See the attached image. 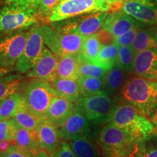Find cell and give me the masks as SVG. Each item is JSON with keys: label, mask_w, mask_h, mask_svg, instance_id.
Returning <instances> with one entry per match:
<instances>
[{"label": "cell", "mask_w": 157, "mask_h": 157, "mask_svg": "<svg viewBox=\"0 0 157 157\" xmlns=\"http://www.w3.org/2000/svg\"><path fill=\"white\" fill-rule=\"evenodd\" d=\"M26 76L10 74L0 77V101L13 94L20 92Z\"/></svg>", "instance_id": "obj_26"}, {"label": "cell", "mask_w": 157, "mask_h": 157, "mask_svg": "<svg viewBox=\"0 0 157 157\" xmlns=\"http://www.w3.org/2000/svg\"><path fill=\"white\" fill-rule=\"evenodd\" d=\"M37 10L7 4L0 9V34H10L27 29L39 22Z\"/></svg>", "instance_id": "obj_7"}, {"label": "cell", "mask_w": 157, "mask_h": 157, "mask_svg": "<svg viewBox=\"0 0 157 157\" xmlns=\"http://www.w3.org/2000/svg\"><path fill=\"white\" fill-rule=\"evenodd\" d=\"M79 76L77 55H66L58 58L57 77L77 80Z\"/></svg>", "instance_id": "obj_23"}, {"label": "cell", "mask_w": 157, "mask_h": 157, "mask_svg": "<svg viewBox=\"0 0 157 157\" xmlns=\"http://www.w3.org/2000/svg\"><path fill=\"white\" fill-rule=\"evenodd\" d=\"M35 129L38 137L39 150H44L52 155L62 142L58 128L45 118Z\"/></svg>", "instance_id": "obj_17"}, {"label": "cell", "mask_w": 157, "mask_h": 157, "mask_svg": "<svg viewBox=\"0 0 157 157\" xmlns=\"http://www.w3.org/2000/svg\"><path fill=\"white\" fill-rule=\"evenodd\" d=\"M2 0H0V2H2Z\"/></svg>", "instance_id": "obj_48"}, {"label": "cell", "mask_w": 157, "mask_h": 157, "mask_svg": "<svg viewBox=\"0 0 157 157\" xmlns=\"http://www.w3.org/2000/svg\"><path fill=\"white\" fill-rule=\"evenodd\" d=\"M78 69L80 76L103 78H105L108 71L98 64L91 62L78 63Z\"/></svg>", "instance_id": "obj_32"}, {"label": "cell", "mask_w": 157, "mask_h": 157, "mask_svg": "<svg viewBox=\"0 0 157 157\" xmlns=\"http://www.w3.org/2000/svg\"><path fill=\"white\" fill-rule=\"evenodd\" d=\"M140 28H134L115 38V44L119 47L131 46L134 42L137 31Z\"/></svg>", "instance_id": "obj_35"}, {"label": "cell", "mask_w": 157, "mask_h": 157, "mask_svg": "<svg viewBox=\"0 0 157 157\" xmlns=\"http://www.w3.org/2000/svg\"><path fill=\"white\" fill-rule=\"evenodd\" d=\"M18 127L13 118L0 120V141H15Z\"/></svg>", "instance_id": "obj_33"}, {"label": "cell", "mask_w": 157, "mask_h": 157, "mask_svg": "<svg viewBox=\"0 0 157 157\" xmlns=\"http://www.w3.org/2000/svg\"><path fill=\"white\" fill-rule=\"evenodd\" d=\"M142 26V23L120 10L111 12V13L108 15L102 29L109 31L113 36L117 37L130 29L141 28Z\"/></svg>", "instance_id": "obj_16"}, {"label": "cell", "mask_w": 157, "mask_h": 157, "mask_svg": "<svg viewBox=\"0 0 157 157\" xmlns=\"http://www.w3.org/2000/svg\"><path fill=\"white\" fill-rule=\"evenodd\" d=\"M74 107L73 102L56 96L45 113V118L57 128L60 129L71 114Z\"/></svg>", "instance_id": "obj_18"}, {"label": "cell", "mask_w": 157, "mask_h": 157, "mask_svg": "<svg viewBox=\"0 0 157 157\" xmlns=\"http://www.w3.org/2000/svg\"><path fill=\"white\" fill-rule=\"evenodd\" d=\"M152 123L154 124V127L157 129V112L155 113L154 117H152Z\"/></svg>", "instance_id": "obj_45"}, {"label": "cell", "mask_w": 157, "mask_h": 157, "mask_svg": "<svg viewBox=\"0 0 157 157\" xmlns=\"http://www.w3.org/2000/svg\"><path fill=\"white\" fill-rule=\"evenodd\" d=\"M126 70L117 64L108 71L104 78V90L110 95H114L122 89L126 82Z\"/></svg>", "instance_id": "obj_20"}, {"label": "cell", "mask_w": 157, "mask_h": 157, "mask_svg": "<svg viewBox=\"0 0 157 157\" xmlns=\"http://www.w3.org/2000/svg\"><path fill=\"white\" fill-rule=\"evenodd\" d=\"M1 156H2V154H1V152H0V157H1Z\"/></svg>", "instance_id": "obj_47"}, {"label": "cell", "mask_w": 157, "mask_h": 157, "mask_svg": "<svg viewBox=\"0 0 157 157\" xmlns=\"http://www.w3.org/2000/svg\"><path fill=\"white\" fill-rule=\"evenodd\" d=\"M62 1L63 0H41V2L37 9L39 17L42 18L49 19L55 9Z\"/></svg>", "instance_id": "obj_34"}, {"label": "cell", "mask_w": 157, "mask_h": 157, "mask_svg": "<svg viewBox=\"0 0 157 157\" xmlns=\"http://www.w3.org/2000/svg\"><path fill=\"white\" fill-rule=\"evenodd\" d=\"M10 72V70L7 69V68H5L2 67V66H0V77H2L4 76L7 75Z\"/></svg>", "instance_id": "obj_44"}, {"label": "cell", "mask_w": 157, "mask_h": 157, "mask_svg": "<svg viewBox=\"0 0 157 157\" xmlns=\"http://www.w3.org/2000/svg\"><path fill=\"white\" fill-rule=\"evenodd\" d=\"M58 65V58L50 49L45 47L40 58L25 76L27 78H42L51 82L57 78Z\"/></svg>", "instance_id": "obj_14"}, {"label": "cell", "mask_w": 157, "mask_h": 157, "mask_svg": "<svg viewBox=\"0 0 157 157\" xmlns=\"http://www.w3.org/2000/svg\"><path fill=\"white\" fill-rule=\"evenodd\" d=\"M127 157H129V156H127Z\"/></svg>", "instance_id": "obj_49"}, {"label": "cell", "mask_w": 157, "mask_h": 157, "mask_svg": "<svg viewBox=\"0 0 157 157\" xmlns=\"http://www.w3.org/2000/svg\"><path fill=\"white\" fill-rule=\"evenodd\" d=\"M85 113L92 125L101 126L111 121L116 105L105 90L90 97H82L76 101Z\"/></svg>", "instance_id": "obj_5"}, {"label": "cell", "mask_w": 157, "mask_h": 157, "mask_svg": "<svg viewBox=\"0 0 157 157\" xmlns=\"http://www.w3.org/2000/svg\"><path fill=\"white\" fill-rule=\"evenodd\" d=\"M119 51V47L116 44L102 46L95 63L98 64L107 71L110 70L117 64Z\"/></svg>", "instance_id": "obj_29"}, {"label": "cell", "mask_w": 157, "mask_h": 157, "mask_svg": "<svg viewBox=\"0 0 157 157\" xmlns=\"http://www.w3.org/2000/svg\"><path fill=\"white\" fill-rule=\"evenodd\" d=\"M121 10L142 23H157V3L152 0H128Z\"/></svg>", "instance_id": "obj_13"}, {"label": "cell", "mask_w": 157, "mask_h": 157, "mask_svg": "<svg viewBox=\"0 0 157 157\" xmlns=\"http://www.w3.org/2000/svg\"><path fill=\"white\" fill-rule=\"evenodd\" d=\"M7 4H17L24 8L38 9L41 0H5Z\"/></svg>", "instance_id": "obj_41"}, {"label": "cell", "mask_w": 157, "mask_h": 157, "mask_svg": "<svg viewBox=\"0 0 157 157\" xmlns=\"http://www.w3.org/2000/svg\"><path fill=\"white\" fill-rule=\"evenodd\" d=\"M43 41L58 58L66 55H77L84 36L76 34H63L49 25H40Z\"/></svg>", "instance_id": "obj_8"}, {"label": "cell", "mask_w": 157, "mask_h": 157, "mask_svg": "<svg viewBox=\"0 0 157 157\" xmlns=\"http://www.w3.org/2000/svg\"><path fill=\"white\" fill-rule=\"evenodd\" d=\"M91 125L80 105L74 102L73 111L63 126L58 129L59 134L62 141L67 142L79 137H90Z\"/></svg>", "instance_id": "obj_10"}, {"label": "cell", "mask_w": 157, "mask_h": 157, "mask_svg": "<svg viewBox=\"0 0 157 157\" xmlns=\"http://www.w3.org/2000/svg\"><path fill=\"white\" fill-rule=\"evenodd\" d=\"M101 47L102 45L95 34L84 36L81 50L77 54L78 63H95Z\"/></svg>", "instance_id": "obj_24"}, {"label": "cell", "mask_w": 157, "mask_h": 157, "mask_svg": "<svg viewBox=\"0 0 157 157\" xmlns=\"http://www.w3.org/2000/svg\"><path fill=\"white\" fill-rule=\"evenodd\" d=\"M51 84L58 97L64 98L73 103L82 98L79 85L76 79L57 77L51 82Z\"/></svg>", "instance_id": "obj_19"}, {"label": "cell", "mask_w": 157, "mask_h": 157, "mask_svg": "<svg viewBox=\"0 0 157 157\" xmlns=\"http://www.w3.org/2000/svg\"><path fill=\"white\" fill-rule=\"evenodd\" d=\"M139 143L134 135L111 121L105 124L98 137V148L103 157L130 156Z\"/></svg>", "instance_id": "obj_2"}, {"label": "cell", "mask_w": 157, "mask_h": 157, "mask_svg": "<svg viewBox=\"0 0 157 157\" xmlns=\"http://www.w3.org/2000/svg\"><path fill=\"white\" fill-rule=\"evenodd\" d=\"M44 44L40 25H36L30 30L23 53L15 66V69L19 74H25L34 67L44 51Z\"/></svg>", "instance_id": "obj_9"}, {"label": "cell", "mask_w": 157, "mask_h": 157, "mask_svg": "<svg viewBox=\"0 0 157 157\" xmlns=\"http://www.w3.org/2000/svg\"><path fill=\"white\" fill-rule=\"evenodd\" d=\"M135 56V53L131 46L119 47L117 64L122 67L127 71L132 72Z\"/></svg>", "instance_id": "obj_31"}, {"label": "cell", "mask_w": 157, "mask_h": 157, "mask_svg": "<svg viewBox=\"0 0 157 157\" xmlns=\"http://www.w3.org/2000/svg\"><path fill=\"white\" fill-rule=\"evenodd\" d=\"M25 108L23 94L21 92L13 94L0 101V120L12 119Z\"/></svg>", "instance_id": "obj_22"}, {"label": "cell", "mask_w": 157, "mask_h": 157, "mask_svg": "<svg viewBox=\"0 0 157 157\" xmlns=\"http://www.w3.org/2000/svg\"><path fill=\"white\" fill-rule=\"evenodd\" d=\"M101 6V10L103 12H114L120 10L121 6L118 0H98Z\"/></svg>", "instance_id": "obj_40"}, {"label": "cell", "mask_w": 157, "mask_h": 157, "mask_svg": "<svg viewBox=\"0 0 157 157\" xmlns=\"http://www.w3.org/2000/svg\"><path fill=\"white\" fill-rule=\"evenodd\" d=\"M34 153L17 146L13 145L5 153L2 154L1 157H34Z\"/></svg>", "instance_id": "obj_36"}, {"label": "cell", "mask_w": 157, "mask_h": 157, "mask_svg": "<svg viewBox=\"0 0 157 157\" xmlns=\"http://www.w3.org/2000/svg\"><path fill=\"white\" fill-rule=\"evenodd\" d=\"M15 144V141H8V140H2L0 141V152L2 154L5 153L10 148V147L13 145Z\"/></svg>", "instance_id": "obj_42"}, {"label": "cell", "mask_w": 157, "mask_h": 157, "mask_svg": "<svg viewBox=\"0 0 157 157\" xmlns=\"http://www.w3.org/2000/svg\"><path fill=\"white\" fill-rule=\"evenodd\" d=\"M121 97L148 119L157 112V82L135 76L129 78L121 90Z\"/></svg>", "instance_id": "obj_1"}, {"label": "cell", "mask_w": 157, "mask_h": 157, "mask_svg": "<svg viewBox=\"0 0 157 157\" xmlns=\"http://www.w3.org/2000/svg\"><path fill=\"white\" fill-rule=\"evenodd\" d=\"M95 11H102L98 0H63L48 21L57 22Z\"/></svg>", "instance_id": "obj_11"}, {"label": "cell", "mask_w": 157, "mask_h": 157, "mask_svg": "<svg viewBox=\"0 0 157 157\" xmlns=\"http://www.w3.org/2000/svg\"><path fill=\"white\" fill-rule=\"evenodd\" d=\"M128 1V0H118V2H119V3L120 4V5L122 6L124 2H126Z\"/></svg>", "instance_id": "obj_46"}, {"label": "cell", "mask_w": 157, "mask_h": 157, "mask_svg": "<svg viewBox=\"0 0 157 157\" xmlns=\"http://www.w3.org/2000/svg\"><path fill=\"white\" fill-rule=\"evenodd\" d=\"M111 122L134 135L140 143H145L156 135V128L148 117L128 103L116 107Z\"/></svg>", "instance_id": "obj_3"}, {"label": "cell", "mask_w": 157, "mask_h": 157, "mask_svg": "<svg viewBox=\"0 0 157 157\" xmlns=\"http://www.w3.org/2000/svg\"><path fill=\"white\" fill-rule=\"evenodd\" d=\"M34 157H52V156L44 150H39L38 152L34 154Z\"/></svg>", "instance_id": "obj_43"}, {"label": "cell", "mask_w": 157, "mask_h": 157, "mask_svg": "<svg viewBox=\"0 0 157 157\" xmlns=\"http://www.w3.org/2000/svg\"><path fill=\"white\" fill-rule=\"evenodd\" d=\"M132 72L140 77L157 82V48L135 53Z\"/></svg>", "instance_id": "obj_15"}, {"label": "cell", "mask_w": 157, "mask_h": 157, "mask_svg": "<svg viewBox=\"0 0 157 157\" xmlns=\"http://www.w3.org/2000/svg\"><path fill=\"white\" fill-rule=\"evenodd\" d=\"M51 156L52 157H77L67 141H62L58 148Z\"/></svg>", "instance_id": "obj_38"}, {"label": "cell", "mask_w": 157, "mask_h": 157, "mask_svg": "<svg viewBox=\"0 0 157 157\" xmlns=\"http://www.w3.org/2000/svg\"><path fill=\"white\" fill-rule=\"evenodd\" d=\"M25 109L37 117H45V113L56 93L50 82L34 78L29 82L23 93Z\"/></svg>", "instance_id": "obj_4"}, {"label": "cell", "mask_w": 157, "mask_h": 157, "mask_svg": "<svg viewBox=\"0 0 157 157\" xmlns=\"http://www.w3.org/2000/svg\"><path fill=\"white\" fill-rule=\"evenodd\" d=\"M17 146L26 149L35 154L39 151V143L36 129L18 127L15 137Z\"/></svg>", "instance_id": "obj_25"}, {"label": "cell", "mask_w": 157, "mask_h": 157, "mask_svg": "<svg viewBox=\"0 0 157 157\" xmlns=\"http://www.w3.org/2000/svg\"><path fill=\"white\" fill-rule=\"evenodd\" d=\"M68 143L77 157H101L102 156L99 148L91 140V137H79L68 141Z\"/></svg>", "instance_id": "obj_21"}, {"label": "cell", "mask_w": 157, "mask_h": 157, "mask_svg": "<svg viewBox=\"0 0 157 157\" xmlns=\"http://www.w3.org/2000/svg\"><path fill=\"white\" fill-rule=\"evenodd\" d=\"M108 15L107 12H92L60 21L52 22L51 25L63 34H76L87 36L95 34L101 30Z\"/></svg>", "instance_id": "obj_6"}, {"label": "cell", "mask_w": 157, "mask_h": 157, "mask_svg": "<svg viewBox=\"0 0 157 157\" xmlns=\"http://www.w3.org/2000/svg\"><path fill=\"white\" fill-rule=\"evenodd\" d=\"M44 119L45 117H36L30 111H29L25 108L21 110L13 117V119L19 127H23V128L29 129H36Z\"/></svg>", "instance_id": "obj_30"}, {"label": "cell", "mask_w": 157, "mask_h": 157, "mask_svg": "<svg viewBox=\"0 0 157 157\" xmlns=\"http://www.w3.org/2000/svg\"><path fill=\"white\" fill-rule=\"evenodd\" d=\"M29 34L30 31H22L0 42V66L7 69L15 66L23 53Z\"/></svg>", "instance_id": "obj_12"}, {"label": "cell", "mask_w": 157, "mask_h": 157, "mask_svg": "<svg viewBox=\"0 0 157 157\" xmlns=\"http://www.w3.org/2000/svg\"><path fill=\"white\" fill-rule=\"evenodd\" d=\"M95 34L102 46L115 44L116 37L111 32L105 29H101Z\"/></svg>", "instance_id": "obj_39"}, {"label": "cell", "mask_w": 157, "mask_h": 157, "mask_svg": "<svg viewBox=\"0 0 157 157\" xmlns=\"http://www.w3.org/2000/svg\"><path fill=\"white\" fill-rule=\"evenodd\" d=\"M129 157H157V148H146L144 143H139Z\"/></svg>", "instance_id": "obj_37"}, {"label": "cell", "mask_w": 157, "mask_h": 157, "mask_svg": "<svg viewBox=\"0 0 157 157\" xmlns=\"http://www.w3.org/2000/svg\"><path fill=\"white\" fill-rule=\"evenodd\" d=\"M131 47L135 53L148 49L157 48V31L139 29Z\"/></svg>", "instance_id": "obj_27"}, {"label": "cell", "mask_w": 157, "mask_h": 157, "mask_svg": "<svg viewBox=\"0 0 157 157\" xmlns=\"http://www.w3.org/2000/svg\"><path fill=\"white\" fill-rule=\"evenodd\" d=\"M82 97L95 95L104 90V78L80 76L77 79Z\"/></svg>", "instance_id": "obj_28"}]
</instances>
